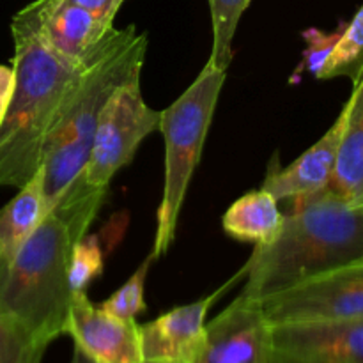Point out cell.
I'll return each instance as SVG.
<instances>
[{"mask_svg":"<svg viewBox=\"0 0 363 363\" xmlns=\"http://www.w3.org/2000/svg\"><path fill=\"white\" fill-rule=\"evenodd\" d=\"M279 236L254 248L241 279V296L262 300L305 279L363 259V204L330 188L291 199Z\"/></svg>","mask_w":363,"mask_h":363,"instance_id":"obj_1","label":"cell"},{"mask_svg":"<svg viewBox=\"0 0 363 363\" xmlns=\"http://www.w3.org/2000/svg\"><path fill=\"white\" fill-rule=\"evenodd\" d=\"M11 34L14 82L0 117V186L21 188L43 167L53 121L84 67L52 52L20 13L11 21Z\"/></svg>","mask_w":363,"mask_h":363,"instance_id":"obj_2","label":"cell"},{"mask_svg":"<svg viewBox=\"0 0 363 363\" xmlns=\"http://www.w3.org/2000/svg\"><path fill=\"white\" fill-rule=\"evenodd\" d=\"M145 52L147 35L144 32H137L135 25L116 28L101 55L73 82L43 152L46 213L82 177L103 108L121 85L140 78Z\"/></svg>","mask_w":363,"mask_h":363,"instance_id":"obj_3","label":"cell"},{"mask_svg":"<svg viewBox=\"0 0 363 363\" xmlns=\"http://www.w3.org/2000/svg\"><path fill=\"white\" fill-rule=\"evenodd\" d=\"M73 247L67 227L48 213L0 272V312L46 344L66 335Z\"/></svg>","mask_w":363,"mask_h":363,"instance_id":"obj_4","label":"cell"},{"mask_svg":"<svg viewBox=\"0 0 363 363\" xmlns=\"http://www.w3.org/2000/svg\"><path fill=\"white\" fill-rule=\"evenodd\" d=\"M223 84L225 71L208 62L190 87L172 105L162 110L160 131L165 142V177L162 202L156 215L158 225L155 245L151 250L155 261L167 254L176 240L184 197L201 162Z\"/></svg>","mask_w":363,"mask_h":363,"instance_id":"obj_5","label":"cell"},{"mask_svg":"<svg viewBox=\"0 0 363 363\" xmlns=\"http://www.w3.org/2000/svg\"><path fill=\"white\" fill-rule=\"evenodd\" d=\"M269 325L363 319V259L259 300Z\"/></svg>","mask_w":363,"mask_h":363,"instance_id":"obj_6","label":"cell"},{"mask_svg":"<svg viewBox=\"0 0 363 363\" xmlns=\"http://www.w3.org/2000/svg\"><path fill=\"white\" fill-rule=\"evenodd\" d=\"M52 52L77 67H85L103 53L113 25L67 0H34L18 11Z\"/></svg>","mask_w":363,"mask_h":363,"instance_id":"obj_7","label":"cell"},{"mask_svg":"<svg viewBox=\"0 0 363 363\" xmlns=\"http://www.w3.org/2000/svg\"><path fill=\"white\" fill-rule=\"evenodd\" d=\"M269 363H363V319L272 325Z\"/></svg>","mask_w":363,"mask_h":363,"instance_id":"obj_8","label":"cell"},{"mask_svg":"<svg viewBox=\"0 0 363 363\" xmlns=\"http://www.w3.org/2000/svg\"><path fill=\"white\" fill-rule=\"evenodd\" d=\"M272 325L259 300L238 296L206 323L204 340L194 363H269Z\"/></svg>","mask_w":363,"mask_h":363,"instance_id":"obj_9","label":"cell"},{"mask_svg":"<svg viewBox=\"0 0 363 363\" xmlns=\"http://www.w3.org/2000/svg\"><path fill=\"white\" fill-rule=\"evenodd\" d=\"M66 333L94 363H142L140 325L96 307L85 291H74L67 312Z\"/></svg>","mask_w":363,"mask_h":363,"instance_id":"obj_10","label":"cell"},{"mask_svg":"<svg viewBox=\"0 0 363 363\" xmlns=\"http://www.w3.org/2000/svg\"><path fill=\"white\" fill-rule=\"evenodd\" d=\"M238 279H241L240 273L227 286L220 287L209 296L194 303L181 305L145 325H140L144 362L194 363L204 340L206 315L209 308Z\"/></svg>","mask_w":363,"mask_h":363,"instance_id":"obj_11","label":"cell"},{"mask_svg":"<svg viewBox=\"0 0 363 363\" xmlns=\"http://www.w3.org/2000/svg\"><path fill=\"white\" fill-rule=\"evenodd\" d=\"M344 121H346V106H342L332 128L291 165L279 169L273 160L261 186L262 190L269 191L277 201L308 197L326 190L335 172Z\"/></svg>","mask_w":363,"mask_h":363,"instance_id":"obj_12","label":"cell"},{"mask_svg":"<svg viewBox=\"0 0 363 363\" xmlns=\"http://www.w3.org/2000/svg\"><path fill=\"white\" fill-rule=\"evenodd\" d=\"M342 138L330 190L350 202L363 201V66L353 78V92L344 103Z\"/></svg>","mask_w":363,"mask_h":363,"instance_id":"obj_13","label":"cell"},{"mask_svg":"<svg viewBox=\"0 0 363 363\" xmlns=\"http://www.w3.org/2000/svg\"><path fill=\"white\" fill-rule=\"evenodd\" d=\"M48 215L43 188V167L18 194L0 209V272L16 257L41 220Z\"/></svg>","mask_w":363,"mask_h":363,"instance_id":"obj_14","label":"cell"},{"mask_svg":"<svg viewBox=\"0 0 363 363\" xmlns=\"http://www.w3.org/2000/svg\"><path fill=\"white\" fill-rule=\"evenodd\" d=\"M284 225V213L279 201L269 191H248L238 199L222 218V227L230 238L245 243L268 245L279 236Z\"/></svg>","mask_w":363,"mask_h":363,"instance_id":"obj_15","label":"cell"},{"mask_svg":"<svg viewBox=\"0 0 363 363\" xmlns=\"http://www.w3.org/2000/svg\"><path fill=\"white\" fill-rule=\"evenodd\" d=\"M363 66V4L353 20L342 25L339 39L319 73L318 80H332L337 77H350L353 80Z\"/></svg>","mask_w":363,"mask_h":363,"instance_id":"obj_16","label":"cell"},{"mask_svg":"<svg viewBox=\"0 0 363 363\" xmlns=\"http://www.w3.org/2000/svg\"><path fill=\"white\" fill-rule=\"evenodd\" d=\"M252 0H208L211 11L213 48L208 62L227 71L233 60V41L241 16Z\"/></svg>","mask_w":363,"mask_h":363,"instance_id":"obj_17","label":"cell"},{"mask_svg":"<svg viewBox=\"0 0 363 363\" xmlns=\"http://www.w3.org/2000/svg\"><path fill=\"white\" fill-rule=\"evenodd\" d=\"M48 346L0 312V363H41Z\"/></svg>","mask_w":363,"mask_h":363,"instance_id":"obj_18","label":"cell"},{"mask_svg":"<svg viewBox=\"0 0 363 363\" xmlns=\"http://www.w3.org/2000/svg\"><path fill=\"white\" fill-rule=\"evenodd\" d=\"M152 261H155V257L149 254V257L130 277V280L124 286H121L108 300L103 301L99 307L108 312V314L117 315L121 319H137L138 314L145 312L147 307H145L144 301V287Z\"/></svg>","mask_w":363,"mask_h":363,"instance_id":"obj_19","label":"cell"},{"mask_svg":"<svg viewBox=\"0 0 363 363\" xmlns=\"http://www.w3.org/2000/svg\"><path fill=\"white\" fill-rule=\"evenodd\" d=\"M103 255L99 248V241L96 236L85 234L73 247L69 261V284L71 289L85 291L89 284L101 275Z\"/></svg>","mask_w":363,"mask_h":363,"instance_id":"obj_20","label":"cell"},{"mask_svg":"<svg viewBox=\"0 0 363 363\" xmlns=\"http://www.w3.org/2000/svg\"><path fill=\"white\" fill-rule=\"evenodd\" d=\"M340 32H342V27L337 28L335 32H330V34L319 30V28H308V30L303 32V38L307 41V50H305L303 55V67L311 71L315 78L319 77V73L325 67Z\"/></svg>","mask_w":363,"mask_h":363,"instance_id":"obj_21","label":"cell"},{"mask_svg":"<svg viewBox=\"0 0 363 363\" xmlns=\"http://www.w3.org/2000/svg\"><path fill=\"white\" fill-rule=\"evenodd\" d=\"M67 2L89 11V13L94 14L96 18H99L105 23L113 25V18H116L117 11L121 9L124 0H67Z\"/></svg>","mask_w":363,"mask_h":363,"instance_id":"obj_22","label":"cell"},{"mask_svg":"<svg viewBox=\"0 0 363 363\" xmlns=\"http://www.w3.org/2000/svg\"><path fill=\"white\" fill-rule=\"evenodd\" d=\"M13 82H14L13 66L7 67L0 64V117L4 116L7 103H9L11 92H13Z\"/></svg>","mask_w":363,"mask_h":363,"instance_id":"obj_23","label":"cell"},{"mask_svg":"<svg viewBox=\"0 0 363 363\" xmlns=\"http://www.w3.org/2000/svg\"><path fill=\"white\" fill-rule=\"evenodd\" d=\"M71 363H94V362L89 360V358L85 357L80 350H77V347H74V353H73V358H71Z\"/></svg>","mask_w":363,"mask_h":363,"instance_id":"obj_24","label":"cell"},{"mask_svg":"<svg viewBox=\"0 0 363 363\" xmlns=\"http://www.w3.org/2000/svg\"><path fill=\"white\" fill-rule=\"evenodd\" d=\"M142 363H160V362H142Z\"/></svg>","mask_w":363,"mask_h":363,"instance_id":"obj_25","label":"cell"},{"mask_svg":"<svg viewBox=\"0 0 363 363\" xmlns=\"http://www.w3.org/2000/svg\"><path fill=\"white\" fill-rule=\"evenodd\" d=\"M358 204H363V201H362V202H358Z\"/></svg>","mask_w":363,"mask_h":363,"instance_id":"obj_26","label":"cell"}]
</instances>
